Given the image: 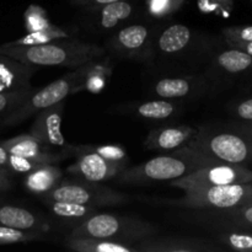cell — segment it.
I'll use <instances>...</instances> for the list:
<instances>
[{
  "mask_svg": "<svg viewBox=\"0 0 252 252\" xmlns=\"http://www.w3.org/2000/svg\"><path fill=\"white\" fill-rule=\"evenodd\" d=\"M212 164H218V161L185 145L176 150L165 153L164 155L153 158L137 166L129 169L126 167L116 177V182L134 186H143L155 182H171L196 171L199 167Z\"/></svg>",
  "mask_w": 252,
  "mask_h": 252,
  "instance_id": "1",
  "label": "cell"
},
{
  "mask_svg": "<svg viewBox=\"0 0 252 252\" xmlns=\"http://www.w3.org/2000/svg\"><path fill=\"white\" fill-rule=\"evenodd\" d=\"M102 47L78 39H56L37 46H0V56H6L33 66H66L78 68L81 64L105 56Z\"/></svg>",
  "mask_w": 252,
  "mask_h": 252,
  "instance_id": "2",
  "label": "cell"
},
{
  "mask_svg": "<svg viewBox=\"0 0 252 252\" xmlns=\"http://www.w3.org/2000/svg\"><path fill=\"white\" fill-rule=\"evenodd\" d=\"M158 229L148 221L111 213H95L73 229L74 238H101L139 243L157 235Z\"/></svg>",
  "mask_w": 252,
  "mask_h": 252,
  "instance_id": "3",
  "label": "cell"
},
{
  "mask_svg": "<svg viewBox=\"0 0 252 252\" xmlns=\"http://www.w3.org/2000/svg\"><path fill=\"white\" fill-rule=\"evenodd\" d=\"M42 201H65L90 207L120 206L130 201L127 194L101 185V182H91L86 180H64L51 192L42 196Z\"/></svg>",
  "mask_w": 252,
  "mask_h": 252,
  "instance_id": "4",
  "label": "cell"
},
{
  "mask_svg": "<svg viewBox=\"0 0 252 252\" xmlns=\"http://www.w3.org/2000/svg\"><path fill=\"white\" fill-rule=\"evenodd\" d=\"M186 145L224 164L241 165L248 161L251 155L250 144L240 135L228 132H211L206 128H197Z\"/></svg>",
  "mask_w": 252,
  "mask_h": 252,
  "instance_id": "5",
  "label": "cell"
},
{
  "mask_svg": "<svg viewBox=\"0 0 252 252\" xmlns=\"http://www.w3.org/2000/svg\"><path fill=\"white\" fill-rule=\"evenodd\" d=\"M170 202L184 208H236L252 203V184L217 185L187 189L182 198Z\"/></svg>",
  "mask_w": 252,
  "mask_h": 252,
  "instance_id": "6",
  "label": "cell"
},
{
  "mask_svg": "<svg viewBox=\"0 0 252 252\" xmlns=\"http://www.w3.org/2000/svg\"><path fill=\"white\" fill-rule=\"evenodd\" d=\"M78 80L79 74L75 68L73 71H69L44 88L32 91L16 108L5 116L2 122L7 126L19 125L31 116L37 115L39 111L64 101V98L69 95H73V90L78 85Z\"/></svg>",
  "mask_w": 252,
  "mask_h": 252,
  "instance_id": "7",
  "label": "cell"
},
{
  "mask_svg": "<svg viewBox=\"0 0 252 252\" xmlns=\"http://www.w3.org/2000/svg\"><path fill=\"white\" fill-rule=\"evenodd\" d=\"M252 182V172L241 165L218 164L199 167L196 171L170 182V186L187 191L199 187L217 186L229 184H249Z\"/></svg>",
  "mask_w": 252,
  "mask_h": 252,
  "instance_id": "8",
  "label": "cell"
},
{
  "mask_svg": "<svg viewBox=\"0 0 252 252\" xmlns=\"http://www.w3.org/2000/svg\"><path fill=\"white\" fill-rule=\"evenodd\" d=\"M153 48V36L149 27L135 24L116 32L108 39L105 49L123 58L147 61L152 57Z\"/></svg>",
  "mask_w": 252,
  "mask_h": 252,
  "instance_id": "9",
  "label": "cell"
},
{
  "mask_svg": "<svg viewBox=\"0 0 252 252\" xmlns=\"http://www.w3.org/2000/svg\"><path fill=\"white\" fill-rule=\"evenodd\" d=\"M64 112V101L44 108L37 113L30 129V134L41 140L46 147L64 157L70 155V144L65 142L62 133V117Z\"/></svg>",
  "mask_w": 252,
  "mask_h": 252,
  "instance_id": "10",
  "label": "cell"
},
{
  "mask_svg": "<svg viewBox=\"0 0 252 252\" xmlns=\"http://www.w3.org/2000/svg\"><path fill=\"white\" fill-rule=\"evenodd\" d=\"M128 164L111 161L96 153H83L78 160L66 169V172L91 182H105L116 179Z\"/></svg>",
  "mask_w": 252,
  "mask_h": 252,
  "instance_id": "11",
  "label": "cell"
},
{
  "mask_svg": "<svg viewBox=\"0 0 252 252\" xmlns=\"http://www.w3.org/2000/svg\"><path fill=\"white\" fill-rule=\"evenodd\" d=\"M79 74L78 85L73 90V95L80 91L100 94L107 86L113 71V63L108 57L91 59L76 68Z\"/></svg>",
  "mask_w": 252,
  "mask_h": 252,
  "instance_id": "12",
  "label": "cell"
},
{
  "mask_svg": "<svg viewBox=\"0 0 252 252\" xmlns=\"http://www.w3.org/2000/svg\"><path fill=\"white\" fill-rule=\"evenodd\" d=\"M1 144L9 154L29 158L39 162H44V164H56L65 158L64 155L49 149L41 140L30 133L4 140Z\"/></svg>",
  "mask_w": 252,
  "mask_h": 252,
  "instance_id": "13",
  "label": "cell"
},
{
  "mask_svg": "<svg viewBox=\"0 0 252 252\" xmlns=\"http://www.w3.org/2000/svg\"><path fill=\"white\" fill-rule=\"evenodd\" d=\"M197 128L191 126H165L157 128L148 134L144 145L149 150L172 152L185 147L196 133Z\"/></svg>",
  "mask_w": 252,
  "mask_h": 252,
  "instance_id": "14",
  "label": "cell"
},
{
  "mask_svg": "<svg viewBox=\"0 0 252 252\" xmlns=\"http://www.w3.org/2000/svg\"><path fill=\"white\" fill-rule=\"evenodd\" d=\"M140 252H206L213 251L207 241L189 236H150L138 243Z\"/></svg>",
  "mask_w": 252,
  "mask_h": 252,
  "instance_id": "15",
  "label": "cell"
},
{
  "mask_svg": "<svg viewBox=\"0 0 252 252\" xmlns=\"http://www.w3.org/2000/svg\"><path fill=\"white\" fill-rule=\"evenodd\" d=\"M37 66L24 64L14 58L0 56V93L31 88L32 75Z\"/></svg>",
  "mask_w": 252,
  "mask_h": 252,
  "instance_id": "16",
  "label": "cell"
},
{
  "mask_svg": "<svg viewBox=\"0 0 252 252\" xmlns=\"http://www.w3.org/2000/svg\"><path fill=\"white\" fill-rule=\"evenodd\" d=\"M0 225L19 230L37 231L41 234H47L51 230L49 223H47L41 216L26 208L11 204H0Z\"/></svg>",
  "mask_w": 252,
  "mask_h": 252,
  "instance_id": "17",
  "label": "cell"
},
{
  "mask_svg": "<svg viewBox=\"0 0 252 252\" xmlns=\"http://www.w3.org/2000/svg\"><path fill=\"white\" fill-rule=\"evenodd\" d=\"M204 80L197 76H179V78H164L157 81L153 86L155 96L166 100L192 97L198 95L204 89Z\"/></svg>",
  "mask_w": 252,
  "mask_h": 252,
  "instance_id": "18",
  "label": "cell"
},
{
  "mask_svg": "<svg viewBox=\"0 0 252 252\" xmlns=\"http://www.w3.org/2000/svg\"><path fill=\"white\" fill-rule=\"evenodd\" d=\"M63 172L56 164H43L26 174L24 187L36 196H44L62 181Z\"/></svg>",
  "mask_w": 252,
  "mask_h": 252,
  "instance_id": "19",
  "label": "cell"
},
{
  "mask_svg": "<svg viewBox=\"0 0 252 252\" xmlns=\"http://www.w3.org/2000/svg\"><path fill=\"white\" fill-rule=\"evenodd\" d=\"M65 246L76 252H140L137 245L126 241L101 238H74L69 236Z\"/></svg>",
  "mask_w": 252,
  "mask_h": 252,
  "instance_id": "20",
  "label": "cell"
},
{
  "mask_svg": "<svg viewBox=\"0 0 252 252\" xmlns=\"http://www.w3.org/2000/svg\"><path fill=\"white\" fill-rule=\"evenodd\" d=\"M192 41H193V33L186 25L174 24L159 34L154 47H157L160 53L174 56L189 48Z\"/></svg>",
  "mask_w": 252,
  "mask_h": 252,
  "instance_id": "21",
  "label": "cell"
},
{
  "mask_svg": "<svg viewBox=\"0 0 252 252\" xmlns=\"http://www.w3.org/2000/svg\"><path fill=\"white\" fill-rule=\"evenodd\" d=\"M96 12V24L103 31L117 29L118 25L129 19L133 14V5L126 0L110 2L100 7L90 10Z\"/></svg>",
  "mask_w": 252,
  "mask_h": 252,
  "instance_id": "22",
  "label": "cell"
},
{
  "mask_svg": "<svg viewBox=\"0 0 252 252\" xmlns=\"http://www.w3.org/2000/svg\"><path fill=\"white\" fill-rule=\"evenodd\" d=\"M44 204L49 208L54 217L64 221H71V223L79 224L83 223L91 216L97 213L95 207L84 206V204L73 203V202L65 201H43Z\"/></svg>",
  "mask_w": 252,
  "mask_h": 252,
  "instance_id": "23",
  "label": "cell"
},
{
  "mask_svg": "<svg viewBox=\"0 0 252 252\" xmlns=\"http://www.w3.org/2000/svg\"><path fill=\"white\" fill-rule=\"evenodd\" d=\"M132 112L144 120L164 121L174 117L179 112V105L172 100H166V98L143 101L132 106Z\"/></svg>",
  "mask_w": 252,
  "mask_h": 252,
  "instance_id": "24",
  "label": "cell"
},
{
  "mask_svg": "<svg viewBox=\"0 0 252 252\" xmlns=\"http://www.w3.org/2000/svg\"><path fill=\"white\" fill-rule=\"evenodd\" d=\"M96 153L105 159L111 161L121 162V164H128L127 152L123 147L118 144H98V145H71L70 154L80 155L83 153Z\"/></svg>",
  "mask_w": 252,
  "mask_h": 252,
  "instance_id": "25",
  "label": "cell"
},
{
  "mask_svg": "<svg viewBox=\"0 0 252 252\" xmlns=\"http://www.w3.org/2000/svg\"><path fill=\"white\" fill-rule=\"evenodd\" d=\"M216 61L219 68L231 74L245 71L252 65V57L250 54L238 48L221 52L217 56Z\"/></svg>",
  "mask_w": 252,
  "mask_h": 252,
  "instance_id": "26",
  "label": "cell"
},
{
  "mask_svg": "<svg viewBox=\"0 0 252 252\" xmlns=\"http://www.w3.org/2000/svg\"><path fill=\"white\" fill-rule=\"evenodd\" d=\"M68 32L64 31L62 27L52 24L51 26L44 30L34 32H27L25 36L20 37L14 42H10V46H37V44L49 43L52 41L62 38H68Z\"/></svg>",
  "mask_w": 252,
  "mask_h": 252,
  "instance_id": "27",
  "label": "cell"
},
{
  "mask_svg": "<svg viewBox=\"0 0 252 252\" xmlns=\"http://www.w3.org/2000/svg\"><path fill=\"white\" fill-rule=\"evenodd\" d=\"M42 239H43V234L37 233V231L19 230V229L0 225V245L31 243V241L42 240Z\"/></svg>",
  "mask_w": 252,
  "mask_h": 252,
  "instance_id": "28",
  "label": "cell"
},
{
  "mask_svg": "<svg viewBox=\"0 0 252 252\" xmlns=\"http://www.w3.org/2000/svg\"><path fill=\"white\" fill-rule=\"evenodd\" d=\"M24 21L25 29L27 32L39 31V30H44L52 25L46 10L36 4H32L27 7L24 14Z\"/></svg>",
  "mask_w": 252,
  "mask_h": 252,
  "instance_id": "29",
  "label": "cell"
},
{
  "mask_svg": "<svg viewBox=\"0 0 252 252\" xmlns=\"http://www.w3.org/2000/svg\"><path fill=\"white\" fill-rule=\"evenodd\" d=\"M186 0H147L148 12L153 17L162 19L176 12Z\"/></svg>",
  "mask_w": 252,
  "mask_h": 252,
  "instance_id": "30",
  "label": "cell"
},
{
  "mask_svg": "<svg viewBox=\"0 0 252 252\" xmlns=\"http://www.w3.org/2000/svg\"><path fill=\"white\" fill-rule=\"evenodd\" d=\"M32 88L21 89V90L7 91V93H0V116L11 112L16 108L30 94L32 93Z\"/></svg>",
  "mask_w": 252,
  "mask_h": 252,
  "instance_id": "31",
  "label": "cell"
},
{
  "mask_svg": "<svg viewBox=\"0 0 252 252\" xmlns=\"http://www.w3.org/2000/svg\"><path fill=\"white\" fill-rule=\"evenodd\" d=\"M44 162H39L37 160L29 159V158L19 157V155L9 154V162H7V171L10 174H29L30 171L36 167L41 166Z\"/></svg>",
  "mask_w": 252,
  "mask_h": 252,
  "instance_id": "32",
  "label": "cell"
},
{
  "mask_svg": "<svg viewBox=\"0 0 252 252\" xmlns=\"http://www.w3.org/2000/svg\"><path fill=\"white\" fill-rule=\"evenodd\" d=\"M223 243L238 251H252V235L241 233H230L223 236Z\"/></svg>",
  "mask_w": 252,
  "mask_h": 252,
  "instance_id": "33",
  "label": "cell"
},
{
  "mask_svg": "<svg viewBox=\"0 0 252 252\" xmlns=\"http://www.w3.org/2000/svg\"><path fill=\"white\" fill-rule=\"evenodd\" d=\"M223 33L226 42H252V26L230 27Z\"/></svg>",
  "mask_w": 252,
  "mask_h": 252,
  "instance_id": "34",
  "label": "cell"
},
{
  "mask_svg": "<svg viewBox=\"0 0 252 252\" xmlns=\"http://www.w3.org/2000/svg\"><path fill=\"white\" fill-rule=\"evenodd\" d=\"M113 1H118V0H70L74 6L86 7L88 10L96 9V7H100L102 5L110 4V2Z\"/></svg>",
  "mask_w": 252,
  "mask_h": 252,
  "instance_id": "35",
  "label": "cell"
},
{
  "mask_svg": "<svg viewBox=\"0 0 252 252\" xmlns=\"http://www.w3.org/2000/svg\"><path fill=\"white\" fill-rule=\"evenodd\" d=\"M236 115L240 118H243V120L252 121V98L244 101L240 105H238V107H236Z\"/></svg>",
  "mask_w": 252,
  "mask_h": 252,
  "instance_id": "36",
  "label": "cell"
},
{
  "mask_svg": "<svg viewBox=\"0 0 252 252\" xmlns=\"http://www.w3.org/2000/svg\"><path fill=\"white\" fill-rule=\"evenodd\" d=\"M12 187V181L10 179V172L0 167V192L9 191Z\"/></svg>",
  "mask_w": 252,
  "mask_h": 252,
  "instance_id": "37",
  "label": "cell"
},
{
  "mask_svg": "<svg viewBox=\"0 0 252 252\" xmlns=\"http://www.w3.org/2000/svg\"><path fill=\"white\" fill-rule=\"evenodd\" d=\"M236 216L238 218H240L241 220H244L245 223L252 224V203L246 204V206H241L240 209L236 212Z\"/></svg>",
  "mask_w": 252,
  "mask_h": 252,
  "instance_id": "38",
  "label": "cell"
},
{
  "mask_svg": "<svg viewBox=\"0 0 252 252\" xmlns=\"http://www.w3.org/2000/svg\"><path fill=\"white\" fill-rule=\"evenodd\" d=\"M228 43L233 46L234 48L241 49L252 57V42H228Z\"/></svg>",
  "mask_w": 252,
  "mask_h": 252,
  "instance_id": "39",
  "label": "cell"
},
{
  "mask_svg": "<svg viewBox=\"0 0 252 252\" xmlns=\"http://www.w3.org/2000/svg\"><path fill=\"white\" fill-rule=\"evenodd\" d=\"M7 162H9V153L0 143V167L7 170Z\"/></svg>",
  "mask_w": 252,
  "mask_h": 252,
  "instance_id": "40",
  "label": "cell"
}]
</instances>
